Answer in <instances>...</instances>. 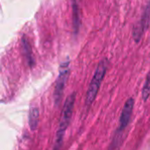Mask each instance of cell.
<instances>
[{"label": "cell", "instance_id": "277c9868", "mask_svg": "<svg viewBox=\"0 0 150 150\" xmlns=\"http://www.w3.org/2000/svg\"><path fill=\"white\" fill-rule=\"evenodd\" d=\"M134 100L133 98H130L127 100V102L124 105V107L122 109L121 114H120V125H119V128L117 131V136L115 137V139H117L118 137H120L122 134V132L125 130V128L128 126L132 114H133V111H134Z\"/></svg>", "mask_w": 150, "mask_h": 150}, {"label": "cell", "instance_id": "8992f818", "mask_svg": "<svg viewBox=\"0 0 150 150\" xmlns=\"http://www.w3.org/2000/svg\"><path fill=\"white\" fill-rule=\"evenodd\" d=\"M39 117H40L39 109L37 107H31L28 114V123H29L30 129L32 131H34L37 128L39 123Z\"/></svg>", "mask_w": 150, "mask_h": 150}, {"label": "cell", "instance_id": "3957f363", "mask_svg": "<svg viewBox=\"0 0 150 150\" xmlns=\"http://www.w3.org/2000/svg\"><path fill=\"white\" fill-rule=\"evenodd\" d=\"M69 75V62H62L60 68V73L55 83V88H54V103L56 105H58L62 100L65 84L68 80Z\"/></svg>", "mask_w": 150, "mask_h": 150}, {"label": "cell", "instance_id": "6da1fadb", "mask_svg": "<svg viewBox=\"0 0 150 150\" xmlns=\"http://www.w3.org/2000/svg\"><path fill=\"white\" fill-rule=\"evenodd\" d=\"M75 100H76V94L75 93H72L71 95H69L67 98V99L65 100V103L63 105V110L62 112L60 124L58 127V130L56 132L55 143H54V150H60L62 148L66 130H67L68 127L69 126V123H70V120H71V118L73 115Z\"/></svg>", "mask_w": 150, "mask_h": 150}, {"label": "cell", "instance_id": "52a82bcc", "mask_svg": "<svg viewBox=\"0 0 150 150\" xmlns=\"http://www.w3.org/2000/svg\"><path fill=\"white\" fill-rule=\"evenodd\" d=\"M150 95V71L149 72L148 76H147V79L145 82V84L143 86L142 89V98L143 101L146 102L148 100V98H149Z\"/></svg>", "mask_w": 150, "mask_h": 150}, {"label": "cell", "instance_id": "7a4b0ae2", "mask_svg": "<svg viewBox=\"0 0 150 150\" xmlns=\"http://www.w3.org/2000/svg\"><path fill=\"white\" fill-rule=\"evenodd\" d=\"M107 65H108L107 60H103L102 62H99V64L97 67L95 74L91 79L89 89L87 91L86 100H85V104L87 106L91 105L97 97L98 91L99 90V87H100L102 81L104 79V76L105 75V72L107 69Z\"/></svg>", "mask_w": 150, "mask_h": 150}, {"label": "cell", "instance_id": "5b68a950", "mask_svg": "<svg viewBox=\"0 0 150 150\" xmlns=\"http://www.w3.org/2000/svg\"><path fill=\"white\" fill-rule=\"evenodd\" d=\"M150 18V0H149L148 2V5H147V8H146V11L144 12V15H143V18H142V22L140 23V27L139 28H136L135 31H134V37H140L141 34L143 33V31L145 30V27L147 26L148 25V22Z\"/></svg>", "mask_w": 150, "mask_h": 150}]
</instances>
